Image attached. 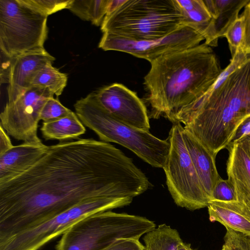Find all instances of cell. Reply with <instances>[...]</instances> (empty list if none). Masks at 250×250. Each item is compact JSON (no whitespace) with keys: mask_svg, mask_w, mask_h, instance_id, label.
Wrapping results in <instances>:
<instances>
[{"mask_svg":"<svg viewBox=\"0 0 250 250\" xmlns=\"http://www.w3.org/2000/svg\"><path fill=\"white\" fill-rule=\"evenodd\" d=\"M241 15L245 26L244 40L241 49L245 54L250 55V1L244 8Z\"/></svg>","mask_w":250,"mask_h":250,"instance_id":"obj_29","label":"cell"},{"mask_svg":"<svg viewBox=\"0 0 250 250\" xmlns=\"http://www.w3.org/2000/svg\"><path fill=\"white\" fill-rule=\"evenodd\" d=\"M246 61L236 53L210 88L171 121L182 123L215 156L250 117V56Z\"/></svg>","mask_w":250,"mask_h":250,"instance_id":"obj_2","label":"cell"},{"mask_svg":"<svg viewBox=\"0 0 250 250\" xmlns=\"http://www.w3.org/2000/svg\"><path fill=\"white\" fill-rule=\"evenodd\" d=\"M250 134V117L245 120L237 129L231 143L238 142Z\"/></svg>","mask_w":250,"mask_h":250,"instance_id":"obj_30","label":"cell"},{"mask_svg":"<svg viewBox=\"0 0 250 250\" xmlns=\"http://www.w3.org/2000/svg\"><path fill=\"white\" fill-rule=\"evenodd\" d=\"M226 148L228 179L233 187L236 201L250 210V140L246 137L231 143Z\"/></svg>","mask_w":250,"mask_h":250,"instance_id":"obj_14","label":"cell"},{"mask_svg":"<svg viewBox=\"0 0 250 250\" xmlns=\"http://www.w3.org/2000/svg\"><path fill=\"white\" fill-rule=\"evenodd\" d=\"M250 0H205L204 2L211 16L210 36L205 43L216 46L218 39L225 37L229 27L238 18L240 10Z\"/></svg>","mask_w":250,"mask_h":250,"instance_id":"obj_17","label":"cell"},{"mask_svg":"<svg viewBox=\"0 0 250 250\" xmlns=\"http://www.w3.org/2000/svg\"><path fill=\"white\" fill-rule=\"evenodd\" d=\"M121 150L93 139L61 142L0 183V243L95 197L132 198L150 186Z\"/></svg>","mask_w":250,"mask_h":250,"instance_id":"obj_1","label":"cell"},{"mask_svg":"<svg viewBox=\"0 0 250 250\" xmlns=\"http://www.w3.org/2000/svg\"><path fill=\"white\" fill-rule=\"evenodd\" d=\"M156 227L154 222L137 215L109 210L87 215L63 234L56 250H102L120 238L139 239Z\"/></svg>","mask_w":250,"mask_h":250,"instance_id":"obj_6","label":"cell"},{"mask_svg":"<svg viewBox=\"0 0 250 250\" xmlns=\"http://www.w3.org/2000/svg\"><path fill=\"white\" fill-rule=\"evenodd\" d=\"M67 76L53 67L52 64L43 66L34 78L32 86L47 88L57 96L62 94L66 86Z\"/></svg>","mask_w":250,"mask_h":250,"instance_id":"obj_23","label":"cell"},{"mask_svg":"<svg viewBox=\"0 0 250 250\" xmlns=\"http://www.w3.org/2000/svg\"><path fill=\"white\" fill-rule=\"evenodd\" d=\"M49 146L23 143L0 155V183L25 172L47 151Z\"/></svg>","mask_w":250,"mask_h":250,"instance_id":"obj_15","label":"cell"},{"mask_svg":"<svg viewBox=\"0 0 250 250\" xmlns=\"http://www.w3.org/2000/svg\"><path fill=\"white\" fill-rule=\"evenodd\" d=\"M212 200L224 202L236 201L233 187L228 179L220 178L213 191L211 201Z\"/></svg>","mask_w":250,"mask_h":250,"instance_id":"obj_27","label":"cell"},{"mask_svg":"<svg viewBox=\"0 0 250 250\" xmlns=\"http://www.w3.org/2000/svg\"><path fill=\"white\" fill-rule=\"evenodd\" d=\"M177 250H195L191 248L190 244L182 242L178 246Z\"/></svg>","mask_w":250,"mask_h":250,"instance_id":"obj_33","label":"cell"},{"mask_svg":"<svg viewBox=\"0 0 250 250\" xmlns=\"http://www.w3.org/2000/svg\"><path fill=\"white\" fill-rule=\"evenodd\" d=\"M109 0H73L68 9L83 20L102 25L106 14Z\"/></svg>","mask_w":250,"mask_h":250,"instance_id":"obj_21","label":"cell"},{"mask_svg":"<svg viewBox=\"0 0 250 250\" xmlns=\"http://www.w3.org/2000/svg\"><path fill=\"white\" fill-rule=\"evenodd\" d=\"M73 0H24L29 5L48 16L63 9H68Z\"/></svg>","mask_w":250,"mask_h":250,"instance_id":"obj_26","label":"cell"},{"mask_svg":"<svg viewBox=\"0 0 250 250\" xmlns=\"http://www.w3.org/2000/svg\"><path fill=\"white\" fill-rule=\"evenodd\" d=\"M181 11L185 18V26L190 27L199 33L207 42L210 36L212 18L204 0H197L192 8L188 10L181 9Z\"/></svg>","mask_w":250,"mask_h":250,"instance_id":"obj_22","label":"cell"},{"mask_svg":"<svg viewBox=\"0 0 250 250\" xmlns=\"http://www.w3.org/2000/svg\"><path fill=\"white\" fill-rule=\"evenodd\" d=\"M102 250H144L139 239L120 238Z\"/></svg>","mask_w":250,"mask_h":250,"instance_id":"obj_28","label":"cell"},{"mask_svg":"<svg viewBox=\"0 0 250 250\" xmlns=\"http://www.w3.org/2000/svg\"><path fill=\"white\" fill-rule=\"evenodd\" d=\"M182 135L202 186L211 201L213 190L221 177L216 168V156L211 153L184 126Z\"/></svg>","mask_w":250,"mask_h":250,"instance_id":"obj_16","label":"cell"},{"mask_svg":"<svg viewBox=\"0 0 250 250\" xmlns=\"http://www.w3.org/2000/svg\"><path fill=\"white\" fill-rule=\"evenodd\" d=\"M125 1V0H109L107 13L105 16L113 13L123 4Z\"/></svg>","mask_w":250,"mask_h":250,"instance_id":"obj_32","label":"cell"},{"mask_svg":"<svg viewBox=\"0 0 250 250\" xmlns=\"http://www.w3.org/2000/svg\"><path fill=\"white\" fill-rule=\"evenodd\" d=\"M72 111L63 105L57 99L49 98L44 104L40 114V120L48 122L65 117Z\"/></svg>","mask_w":250,"mask_h":250,"instance_id":"obj_25","label":"cell"},{"mask_svg":"<svg viewBox=\"0 0 250 250\" xmlns=\"http://www.w3.org/2000/svg\"><path fill=\"white\" fill-rule=\"evenodd\" d=\"M144 78L153 117L174 116L206 93L222 70L210 46L205 43L161 57L150 62Z\"/></svg>","mask_w":250,"mask_h":250,"instance_id":"obj_3","label":"cell"},{"mask_svg":"<svg viewBox=\"0 0 250 250\" xmlns=\"http://www.w3.org/2000/svg\"><path fill=\"white\" fill-rule=\"evenodd\" d=\"M74 107L83 125L102 141L120 144L152 167L163 168L169 150L168 139H160L122 122L100 103L94 92L77 101Z\"/></svg>","mask_w":250,"mask_h":250,"instance_id":"obj_4","label":"cell"},{"mask_svg":"<svg viewBox=\"0 0 250 250\" xmlns=\"http://www.w3.org/2000/svg\"><path fill=\"white\" fill-rule=\"evenodd\" d=\"M183 126L174 123L169 133V150L163 167L168 191L175 203L188 210L208 207L210 200L202 186L182 135Z\"/></svg>","mask_w":250,"mask_h":250,"instance_id":"obj_9","label":"cell"},{"mask_svg":"<svg viewBox=\"0 0 250 250\" xmlns=\"http://www.w3.org/2000/svg\"><path fill=\"white\" fill-rule=\"evenodd\" d=\"M209 220L250 236V210L236 201L212 200L208 206Z\"/></svg>","mask_w":250,"mask_h":250,"instance_id":"obj_18","label":"cell"},{"mask_svg":"<svg viewBox=\"0 0 250 250\" xmlns=\"http://www.w3.org/2000/svg\"><path fill=\"white\" fill-rule=\"evenodd\" d=\"M10 59L8 68V102H13L32 87L37 73L55 58L43 48L24 53Z\"/></svg>","mask_w":250,"mask_h":250,"instance_id":"obj_13","label":"cell"},{"mask_svg":"<svg viewBox=\"0 0 250 250\" xmlns=\"http://www.w3.org/2000/svg\"><path fill=\"white\" fill-rule=\"evenodd\" d=\"M54 94L44 87L32 86L13 102H7L0 114V125L7 134L25 143L42 145L38 136L42 109Z\"/></svg>","mask_w":250,"mask_h":250,"instance_id":"obj_11","label":"cell"},{"mask_svg":"<svg viewBox=\"0 0 250 250\" xmlns=\"http://www.w3.org/2000/svg\"><path fill=\"white\" fill-rule=\"evenodd\" d=\"M94 93L100 103L117 119L135 128L149 131L146 108L136 93L118 83L102 87Z\"/></svg>","mask_w":250,"mask_h":250,"instance_id":"obj_12","label":"cell"},{"mask_svg":"<svg viewBox=\"0 0 250 250\" xmlns=\"http://www.w3.org/2000/svg\"><path fill=\"white\" fill-rule=\"evenodd\" d=\"M48 16L24 0H0V48L13 58L44 48Z\"/></svg>","mask_w":250,"mask_h":250,"instance_id":"obj_7","label":"cell"},{"mask_svg":"<svg viewBox=\"0 0 250 250\" xmlns=\"http://www.w3.org/2000/svg\"><path fill=\"white\" fill-rule=\"evenodd\" d=\"M131 198L95 197L86 199L61 213L0 243V250H38L90 214L129 205Z\"/></svg>","mask_w":250,"mask_h":250,"instance_id":"obj_8","label":"cell"},{"mask_svg":"<svg viewBox=\"0 0 250 250\" xmlns=\"http://www.w3.org/2000/svg\"><path fill=\"white\" fill-rule=\"evenodd\" d=\"M40 130L45 140L61 141L77 138L86 131L84 125L73 111L61 118L43 122Z\"/></svg>","mask_w":250,"mask_h":250,"instance_id":"obj_19","label":"cell"},{"mask_svg":"<svg viewBox=\"0 0 250 250\" xmlns=\"http://www.w3.org/2000/svg\"><path fill=\"white\" fill-rule=\"evenodd\" d=\"M203 40L199 33L184 26L165 37L152 40H133L104 33L99 47L104 51L125 52L151 62L165 55L198 46Z\"/></svg>","mask_w":250,"mask_h":250,"instance_id":"obj_10","label":"cell"},{"mask_svg":"<svg viewBox=\"0 0 250 250\" xmlns=\"http://www.w3.org/2000/svg\"><path fill=\"white\" fill-rule=\"evenodd\" d=\"M221 250H229L226 245L224 244Z\"/></svg>","mask_w":250,"mask_h":250,"instance_id":"obj_34","label":"cell"},{"mask_svg":"<svg viewBox=\"0 0 250 250\" xmlns=\"http://www.w3.org/2000/svg\"><path fill=\"white\" fill-rule=\"evenodd\" d=\"M245 32L244 20L241 15L229 27L225 37L227 39L232 57L241 48Z\"/></svg>","mask_w":250,"mask_h":250,"instance_id":"obj_24","label":"cell"},{"mask_svg":"<svg viewBox=\"0 0 250 250\" xmlns=\"http://www.w3.org/2000/svg\"><path fill=\"white\" fill-rule=\"evenodd\" d=\"M247 137H248L249 138V139L250 140V134L249 135H248V136H247Z\"/></svg>","mask_w":250,"mask_h":250,"instance_id":"obj_35","label":"cell"},{"mask_svg":"<svg viewBox=\"0 0 250 250\" xmlns=\"http://www.w3.org/2000/svg\"><path fill=\"white\" fill-rule=\"evenodd\" d=\"M13 146L8 134L0 125V155L5 152Z\"/></svg>","mask_w":250,"mask_h":250,"instance_id":"obj_31","label":"cell"},{"mask_svg":"<svg viewBox=\"0 0 250 250\" xmlns=\"http://www.w3.org/2000/svg\"><path fill=\"white\" fill-rule=\"evenodd\" d=\"M143 240L144 250H177L183 242L178 231L166 224L146 233Z\"/></svg>","mask_w":250,"mask_h":250,"instance_id":"obj_20","label":"cell"},{"mask_svg":"<svg viewBox=\"0 0 250 250\" xmlns=\"http://www.w3.org/2000/svg\"><path fill=\"white\" fill-rule=\"evenodd\" d=\"M184 20L176 0H125L105 16L101 29L133 40H152L184 26Z\"/></svg>","mask_w":250,"mask_h":250,"instance_id":"obj_5","label":"cell"}]
</instances>
